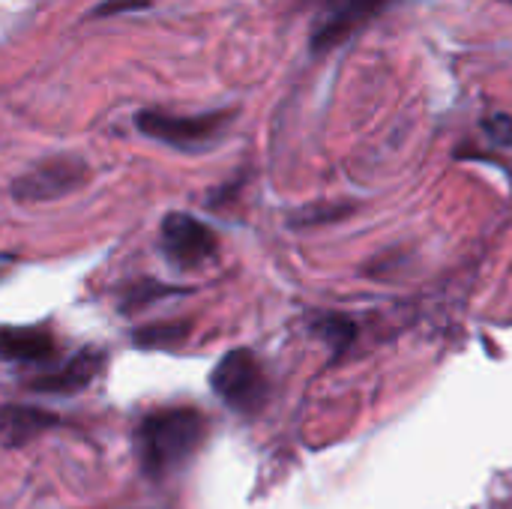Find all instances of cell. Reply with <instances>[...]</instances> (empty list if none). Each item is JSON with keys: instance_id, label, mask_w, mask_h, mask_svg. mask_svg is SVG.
<instances>
[{"instance_id": "1", "label": "cell", "mask_w": 512, "mask_h": 509, "mask_svg": "<svg viewBox=\"0 0 512 509\" xmlns=\"http://www.w3.org/2000/svg\"><path fill=\"white\" fill-rule=\"evenodd\" d=\"M207 417L198 408H156L147 411L132 432V447L141 474L150 483H165L180 474L207 441Z\"/></svg>"}, {"instance_id": "2", "label": "cell", "mask_w": 512, "mask_h": 509, "mask_svg": "<svg viewBox=\"0 0 512 509\" xmlns=\"http://www.w3.org/2000/svg\"><path fill=\"white\" fill-rule=\"evenodd\" d=\"M231 120H234V111L171 114L159 108H144L135 114V129L180 153H201V150H210L228 132Z\"/></svg>"}, {"instance_id": "3", "label": "cell", "mask_w": 512, "mask_h": 509, "mask_svg": "<svg viewBox=\"0 0 512 509\" xmlns=\"http://www.w3.org/2000/svg\"><path fill=\"white\" fill-rule=\"evenodd\" d=\"M210 387L216 399L240 417H252L267 405L270 381L261 360L249 348H234L210 372Z\"/></svg>"}, {"instance_id": "4", "label": "cell", "mask_w": 512, "mask_h": 509, "mask_svg": "<svg viewBox=\"0 0 512 509\" xmlns=\"http://www.w3.org/2000/svg\"><path fill=\"white\" fill-rule=\"evenodd\" d=\"M90 180V165L78 156H48L36 162L30 171L12 180V198L24 204L36 201H57L63 195H72Z\"/></svg>"}, {"instance_id": "5", "label": "cell", "mask_w": 512, "mask_h": 509, "mask_svg": "<svg viewBox=\"0 0 512 509\" xmlns=\"http://www.w3.org/2000/svg\"><path fill=\"white\" fill-rule=\"evenodd\" d=\"M159 249L177 270H195L216 258V231L192 213H168L159 225Z\"/></svg>"}, {"instance_id": "6", "label": "cell", "mask_w": 512, "mask_h": 509, "mask_svg": "<svg viewBox=\"0 0 512 509\" xmlns=\"http://www.w3.org/2000/svg\"><path fill=\"white\" fill-rule=\"evenodd\" d=\"M390 3L393 0H327L312 21V33H309L312 54H324L336 48L357 27L372 21L378 12H384Z\"/></svg>"}, {"instance_id": "7", "label": "cell", "mask_w": 512, "mask_h": 509, "mask_svg": "<svg viewBox=\"0 0 512 509\" xmlns=\"http://www.w3.org/2000/svg\"><path fill=\"white\" fill-rule=\"evenodd\" d=\"M105 369V351L102 348H81L75 351L66 363H57L36 378L24 381V390L30 393H45V396H78L84 393Z\"/></svg>"}, {"instance_id": "8", "label": "cell", "mask_w": 512, "mask_h": 509, "mask_svg": "<svg viewBox=\"0 0 512 509\" xmlns=\"http://www.w3.org/2000/svg\"><path fill=\"white\" fill-rule=\"evenodd\" d=\"M57 354H60V345L48 324L0 327V360H6V363L51 369Z\"/></svg>"}, {"instance_id": "9", "label": "cell", "mask_w": 512, "mask_h": 509, "mask_svg": "<svg viewBox=\"0 0 512 509\" xmlns=\"http://www.w3.org/2000/svg\"><path fill=\"white\" fill-rule=\"evenodd\" d=\"M63 420L36 405H0V447L18 450L30 441L42 438L48 429L60 426Z\"/></svg>"}, {"instance_id": "10", "label": "cell", "mask_w": 512, "mask_h": 509, "mask_svg": "<svg viewBox=\"0 0 512 509\" xmlns=\"http://www.w3.org/2000/svg\"><path fill=\"white\" fill-rule=\"evenodd\" d=\"M189 291L192 288H177V285H165V282H156V279H135V282L120 288V312L135 315L141 309H150L159 300L183 297Z\"/></svg>"}, {"instance_id": "11", "label": "cell", "mask_w": 512, "mask_h": 509, "mask_svg": "<svg viewBox=\"0 0 512 509\" xmlns=\"http://www.w3.org/2000/svg\"><path fill=\"white\" fill-rule=\"evenodd\" d=\"M186 336H189L186 321H156V324L138 327L132 333V345L144 348V351H168V348H177L180 342H186Z\"/></svg>"}, {"instance_id": "12", "label": "cell", "mask_w": 512, "mask_h": 509, "mask_svg": "<svg viewBox=\"0 0 512 509\" xmlns=\"http://www.w3.org/2000/svg\"><path fill=\"white\" fill-rule=\"evenodd\" d=\"M318 333L333 345V351L339 354L342 348H348L351 345V339H354V324L348 321V318H336V315H327V318H321L318 321Z\"/></svg>"}, {"instance_id": "13", "label": "cell", "mask_w": 512, "mask_h": 509, "mask_svg": "<svg viewBox=\"0 0 512 509\" xmlns=\"http://www.w3.org/2000/svg\"><path fill=\"white\" fill-rule=\"evenodd\" d=\"M144 6H150V0H105L90 15L93 18H108V15H117V12H126V9H144Z\"/></svg>"}, {"instance_id": "14", "label": "cell", "mask_w": 512, "mask_h": 509, "mask_svg": "<svg viewBox=\"0 0 512 509\" xmlns=\"http://www.w3.org/2000/svg\"><path fill=\"white\" fill-rule=\"evenodd\" d=\"M486 132L498 141V144H510L512 141V120L504 114H495L486 120Z\"/></svg>"}, {"instance_id": "15", "label": "cell", "mask_w": 512, "mask_h": 509, "mask_svg": "<svg viewBox=\"0 0 512 509\" xmlns=\"http://www.w3.org/2000/svg\"><path fill=\"white\" fill-rule=\"evenodd\" d=\"M9 264H12L9 258H0V279H3L6 273H9Z\"/></svg>"}, {"instance_id": "16", "label": "cell", "mask_w": 512, "mask_h": 509, "mask_svg": "<svg viewBox=\"0 0 512 509\" xmlns=\"http://www.w3.org/2000/svg\"><path fill=\"white\" fill-rule=\"evenodd\" d=\"M501 3H512V0H501Z\"/></svg>"}]
</instances>
